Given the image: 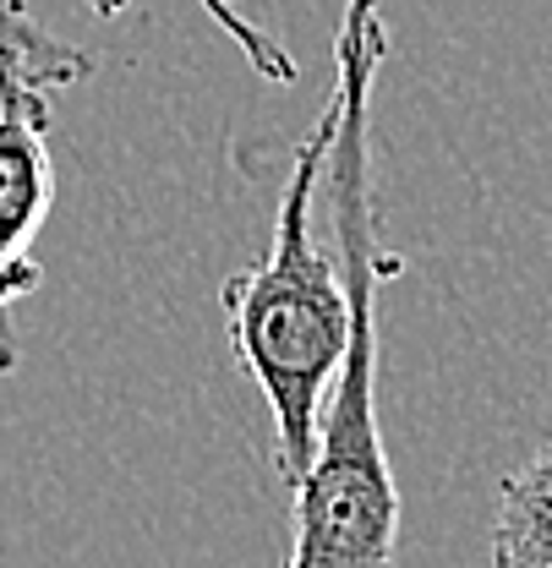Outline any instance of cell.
Returning <instances> with one entry per match:
<instances>
[{
	"label": "cell",
	"instance_id": "obj_1",
	"mask_svg": "<svg viewBox=\"0 0 552 568\" xmlns=\"http://www.w3.org/2000/svg\"><path fill=\"white\" fill-rule=\"evenodd\" d=\"M383 55V0H345L334 39L340 138L329 153V213L350 295V339L318 416L312 465L295 487L284 568H394L400 558V487L378 426V284L400 274V257L383 252L367 175V121Z\"/></svg>",
	"mask_w": 552,
	"mask_h": 568
},
{
	"label": "cell",
	"instance_id": "obj_2",
	"mask_svg": "<svg viewBox=\"0 0 552 568\" xmlns=\"http://www.w3.org/2000/svg\"><path fill=\"white\" fill-rule=\"evenodd\" d=\"M334 138H340V88L329 93L323 115L312 121V132L290 159L269 252L241 274H230L219 295L235 366L258 383L274 416V470L290 493L312 465L318 416L350 339V295L340 280V257L323 252L312 235V192L318 181H329Z\"/></svg>",
	"mask_w": 552,
	"mask_h": 568
},
{
	"label": "cell",
	"instance_id": "obj_3",
	"mask_svg": "<svg viewBox=\"0 0 552 568\" xmlns=\"http://www.w3.org/2000/svg\"><path fill=\"white\" fill-rule=\"evenodd\" d=\"M56 203L50 159V88L0 67V377L17 366V301H28L44 268L33 241Z\"/></svg>",
	"mask_w": 552,
	"mask_h": 568
},
{
	"label": "cell",
	"instance_id": "obj_4",
	"mask_svg": "<svg viewBox=\"0 0 552 568\" xmlns=\"http://www.w3.org/2000/svg\"><path fill=\"white\" fill-rule=\"evenodd\" d=\"M492 564L552 568V437L503 476L492 519Z\"/></svg>",
	"mask_w": 552,
	"mask_h": 568
},
{
	"label": "cell",
	"instance_id": "obj_5",
	"mask_svg": "<svg viewBox=\"0 0 552 568\" xmlns=\"http://www.w3.org/2000/svg\"><path fill=\"white\" fill-rule=\"evenodd\" d=\"M0 67L22 71L39 88H77L93 77V55L50 33L28 0H0Z\"/></svg>",
	"mask_w": 552,
	"mask_h": 568
},
{
	"label": "cell",
	"instance_id": "obj_6",
	"mask_svg": "<svg viewBox=\"0 0 552 568\" xmlns=\"http://www.w3.org/2000/svg\"><path fill=\"white\" fill-rule=\"evenodd\" d=\"M203 11L213 17V22H219V28H224V39H230V44H235V50L247 55V67L258 71L263 82H274V88H290V82L301 77L295 55H290V50L279 44L269 28H258V22H252V17H247V11H241L235 0H203Z\"/></svg>",
	"mask_w": 552,
	"mask_h": 568
},
{
	"label": "cell",
	"instance_id": "obj_7",
	"mask_svg": "<svg viewBox=\"0 0 552 568\" xmlns=\"http://www.w3.org/2000/svg\"><path fill=\"white\" fill-rule=\"evenodd\" d=\"M127 6H132V0H88V11H93V17H121Z\"/></svg>",
	"mask_w": 552,
	"mask_h": 568
}]
</instances>
